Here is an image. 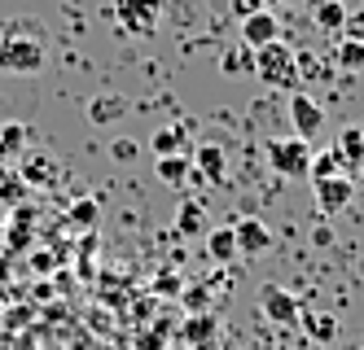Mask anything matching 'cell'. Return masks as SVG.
<instances>
[{
    "mask_svg": "<svg viewBox=\"0 0 364 350\" xmlns=\"http://www.w3.org/2000/svg\"><path fill=\"white\" fill-rule=\"evenodd\" d=\"M18 175L27 180V184H36V188H44V184H58V163H53V158H40V153H31L27 163L18 167Z\"/></svg>",
    "mask_w": 364,
    "mask_h": 350,
    "instance_id": "17",
    "label": "cell"
},
{
    "mask_svg": "<svg viewBox=\"0 0 364 350\" xmlns=\"http://www.w3.org/2000/svg\"><path fill=\"white\" fill-rule=\"evenodd\" d=\"M110 153L119 158V163H132V158H136V145H132V141H114V145H110Z\"/></svg>",
    "mask_w": 364,
    "mask_h": 350,
    "instance_id": "29",
    "label": "cell"
},
{
    "mask_svg": "<svg viewBox=\"0 0 364 350\" xmlns=\"http://www.w3.org/2000/svg\"><path fill=\"white\" fill-rule=\"evenodd\" d=\"M272 40H281V22H277L272 9H259V13L242 18V44H246V48H264V44H272Z\"/></svg>",
    "mask_w": 364,
    "mask_h": 350,
    "instance_id": "13",
    "label": "cell"
},
{
    "mask_svg": "<svg viewBox=\"0 0 364 350\" xmlns=\"http://www.w3.org/2000/svg\"><path fill=\"white\" fill-rule=\"evenodd\" d=\"M176 228L180 232H202V202H185V206H180Z\"/></svg>",
    "mask_w": 364,
    "mask_h": 350,
    "instance_id": "25",
    "label": "cell"
},
{
    "mask_svg": "<svg viewBox=\"0 0 364 350\" xmlns=\"http://www.w3.org/2000/svg\"><path fill=\"white\" fill-rule=\"evenodd\" d=\"M268 5H294V0H268Z\"/></svg>",
    "mask_w": 364,
    "mask_h": 350,
    "instance_id": "30",
    "label": "cell"
},
{
    "mask_svg": "<svg viewBox=\"0 0 364 350\" xmlns=\"http://www.w3.org/2000/svg\"><path fill=\"white\" fill-rule=\"evenodd\" d=\"M180 337H185L189 350H215V341H220V319H215L211 311H198V315L185 319Z\"/></svg>",
    "mask_w": 364,
    "mask_h": 350,
    "instance_id": "12",
    "label": "cell"
},
{
    "mask_svg": "<svg viewBox=\"0 0 364 350\" xmlns=\"http://www.w3.org/2000/svg\"><path fill=\"white\" fill-rule=\"evenodd\" d=\"M285 110H290V123H294V136L299 141H316L321 136V127H325V105L311 97V92H290V105H285Z\"/></svg>",
    "mask_w": 364,
    "mask_h": 350,
    "instance_id": "6",
    "label": "cell"
},
{
    "mask_svg": "<svg viewBox=\"0 0 364 350\" xmlns=\"http://www.w3.org/2000/svg\"><path fill=\"white\" fill-rule=\"evenodd\" d=\"M333 175H343V163H338V153H333V149L311 153V171H307V180L316 184V180H333Z\"/></svg>",
    "mask_w": 364,
    "mask_h": 350,
    "instance_id": "23",
    "label": "cell"
},
{
    "mask_svg": "<svg viewBox=\"0 0 364 350\" xmlns=\"http://www.w3.org/2000/svg\"><path fill=\"white\" fill-rule=\"evenodd\" d=\"M167 0H114V26L127 40H149L163 22Z\"/></svg>",
    "mask_w": 364,
    "mask_h": 350,
    "instance_id": "3",
    "label": "cell"
},
{
    "mask_svg": "<svg viewBox=\"0 0 364 350\" xmlns=\"http://www.w3.org/2000/svg\"><path fill=\"white\" fill-rule=\"evenodd\" d=\"M307 350H321V346H307Z\"/></svg>",
    "mask_w": 364,
    "mask_h": 350,
    "instance_id": "31",
    "label": "cell"
},
{
    "mask_svg": "<svg viewBox=\"0 0 364 350\" xmlns=\"http://www.w3.org/2000/svg\"><path fill=\"white\" fill-rule=\"evenodd\" d=\"M294 62H299V84H321V79H329V70L316 53H294Z\"/></svg>",
    "mask_w": 364,
    "mask_h": 350,
    "instance_id": "24",
    "label": "cell"
},
{
    "mask_svg": "<svg viewBox=\"0 0 364 350\" xmlns=\"http://www.w3.org/2000/svg\"><path fill=\"white\" fill-rule=\"evenodd\" d=\"M255 75L259 84H268L277 92H299V62H294V48L285 40H272L264 48H255Z\"/></svg>",
    "mask_w": 364,
    "mask_h": 350,
    "instance_id": "2",
    "label": "cell"
},
{
    "mask_svg": "<svg viewBox=\"0 0 364 350\" xmlns=\"http://www.w3.org/2000/svg\"><path fill=\"white\" fill-rule=\"evenodd\" d=\"M48 66V48L40 35H27V31H9L0 35V75H18V79H36L44 75Z\"/></svg>",
    "mask_w": 364,
    "mask_h": 350,
    "instance_id": "1",
    "label": "cell"
},
{
    "mask_svg": "<svg viewBox=\"0 0 364 350\" xmlns=\"http://www.w3.org/2000/svg\"><path fill=\"white\" fill-rule=\"evenodd\" d=\"M307 18L316 31L325 35H343V22H347V5L343 0H307Z\"/></svg>",
    "mask_w": 364,
    "mask_h": 350,
    "instance_id": "14",
    "label": "cell"
},
{
    "mask_svg": "<svg viewBox=\"0 0 364 350\" xmlns=\"http://www.w3.org/2000/svg\"><path fill=\"white\" fill-rule=\"evenodd\" d=\"M154 171H159V180H163L167 188H180V184L193 175V163H189V153H171V158H159V163H154Z\"/></svg>",
    "mask_w": 364,
    "mask_h": 350,
    "instance_id": "16",
    "label": "cell"
},
{
    "mask_svg": "<svg viewBox=\"0 0 364 350\" xmlns=\"http://www.w3.org/2000/svg\"><path fill=\"white\" fill-rule=\"evenodd\" d=\"M232 241H237V254L259 258V254L272 250V228H268L264 219H255V214H246V219L232 224Z\"/></svg>",
    "mask_w": 364,
    "mask_h": 350,
    "instance_id": "8",
    "label": "cell"
},
{
    "mask_svg": "<svg viewBox=\"0 0 364 350\" xmlns=\"http://www.w3.org/2000/svg\"><path fill=\"white\" fill-rule=\"evenodd\" d=\"M127 114V101L123 97H97L92 105H88V119L97 123V127H106V123H114V119H123Z\"/></svg>",
    "mask_w": 364,
    "mask_h": 350,
    "instance_id": "22",
    "label": "cell"
},
{
    "mask_svg": "<svg viewBox=\"0 0 364 350\" xmlns=\"http://www.w3.org/2000/svg\"><path fill=\"white\" fill-rule=\"evenodd\" d=\"M27 149V127L22 123H0V163H9Z\"/></svg>",
    "mask_w": 364,
    "mask_h": 350,
    "instance_id": "20",
    "label": "cell"
},
{
    "mask_svg": "<svg viewBox=\"0 0 364 350\" xmlns=\"http://www.w3.org/2000/svg\"><path fill=\"white\" fill-rule=\"evenodd\" d=\"M333 153H338V163H343V175H360L364 171V127H343L338 131V141H333Z\"/></svg>",
    "mask_w": 364,
    "mask_h": 350,
    "instance_id": "10",
    "label": "cell"
},
{
    "mask_svg": "<svg viewBox=\"0 0 364 350\" xmlns=\"http://www.w3.org/2000/svg\"><path fill=\"white\" fill-rule=\"evenodd\" d=\"M343 40H360V44H364V9L347 13V22H343Z\"/></svg>",
    "mask_w": 364,
    "mask_h": 350,
    "instance_id": "27",
    "label": "cell"
},
{
    "mask_svg": "<svg viewBox=\"0 0 364 350\" xmlns=\"http://www.w3.org/2000/svg\"><path fill=\"white\" fill-rule=\"evenodd\" d=\"M268 167L281 180H307L311 171V145L299 136H272L268 141Z\"/></svg>",
    "mask_w": 364,
    "mask_h": 350,
    "instance_id": "4",
    "label": "cell"
},
{
    "mask_svg": "<svg viewBox=\"0 0 364 350\" xmlns=\"http://www.w3.org/2000/svg\"><path fill=\"white\" fill-rule=\"evenodd\" d=\"M220 70L224 75H255V48H246L242 40L220 53Z\"/></svg>",
    "mask_w": 364,
    "mask_h": 350,
    "instance_id": "19",
    "label": "cell"
},
{
    "mask_svg": "<svg viewBox=\"0 0 364 350\" xmlns=\"http://www.w3.org/2000/svg\"><path fill=\"white\" fill-rule=\"evenodd\" d=\"M70 219H75V224H84V228H92V224H97V202L80 197V202L70 206Z\"/></svg>",
    "mask_w": 364,
    "mask_h": 350,
    "instance_id": "26",
    "label": "cell"
},
{
    "mask_svg": "<svg viewBox=\"0 0 364 350\" xmlns=\"http://www.w3.org/2000/svg\"><path fill=\"white\" fill-rule=\"evenodd\" d=\"M259 9H268V0H232V13H237V18H250Z\"/></svg>",
    "mask_w": 364,
    "mask_h": 350,
    "instance_id": "28",
    "label": "cell"
},
{
    "mask_svg": "<svg viewBox=\"0 0 364 350\" xmlns=\"http://www.w3.org/2000/svg\"><path fill=\"white\" fill-rule=\"evenodd\" d=\"M360 350H364V346H360Z\"/></svg>",
    "mask_w": 364,
    "mask_h": 350,
    "instance_id": "32",
    "label": "cell"
},
{
    "mask_svg": "<svg viewBox=\"0 0 364 350\" xmlns=\"http://www.w3.org/2000/svg\"><path fill=\"white\" fill-rule=\"evenodd\" d=\"M299 329H303V337H307V346H333L338 341V333H343V324H338V315H329V311H303L299 315Z\"/></svg>",
    "mask_w": 364,
    "mask_h": 350,
    "instance_id": "11",
    "label": "cell"
},
{
    "mask_svg": "<svg viewBox=\"0 0 364 350\" xmlns=\"http://www.w3.org/2000/svg\"><path fill=\"white\" fill-rule=\"evenodd\" d=\"M333 66L347 70V75H364V44L338 35V44H333Z\"/></svg>",
    "mask_w": 364,
    "mask_h": 350,
    "instance_id": "18",
    "label": "cell"
},
{
    "mask_svg": "<svg viewBox=\"0 0 364 350\" xmlns=\"http://www.w3.org/2000/svg\"><path fill=\"white\" fill-rule=\"evenodd\" d=\"M259 311H264L277 329H294L299 315H303V302L294 298V289H285V285H264L259 289Z\"/></svg>",
    "mask_w": 364,
    "mask_h": 350,
    "instance_id": "5",
    "label": "cell"
},
{
    "mask_svg": "<svg viewBox=\"0 0 364 350\" xmlns=\"http://www.w3.org/2000/svg\"><path fill=\"white\" fill-rule=\"evenodd\" d=\"M206 254H211L215 263H232V258H237V241H232V228L206 232Z\"/></svg>",
    "mask_w": 364,
    "mask_h": 350,
    "instance_id": "21",
    "label": "cell"
},
{
    "mask_svg": "<svg viewBox=\"0 0 364 350\" xmlns=\"http://www.w3.org/2000/svg\"><path fill=\"white\" fill-rule=\"evenodd\" d=\"M311 197H316L321 214H338L355 202V180L351 175H333V180H316L311 184Z\"/></svg>",
    "mask_w": 364,
    "mask_h": 350,
    "instance_id": "7",
    "label": "cell"
},
{
    "mask_svg": "<svg viewBox=\"0 0 364 350\" xmlns=\"http://www.w3.org/2000/svg\"><path fill=\"white\" fill-rule=\"evenodd\" d=\"M189 163H193V175H202L206 184H224L228 175V153L215 141H202L198 149H189Z\"/></svg>",
    "mask_w": 364,
    "mask_h": 350,
    "instance_id": "9",
    "label": "cell"
},
{
    "mask_svg": "<svg viewBox=\"0 0 364 350\" xmlns=\"http://www.w3.org/2000/svg\"><path fill=\"white\" fill-rule=\"evenodd\" d=\"M185 136H189V127H185V123H176V127H163V131H154V141H149V149H154V158H171V153H189V145H185Z\"/></svg>",
    "mask_w": 364,
    "mask_h": 350,
    "instance_id": "15",
    "label": "cell"
}]
</instances>
